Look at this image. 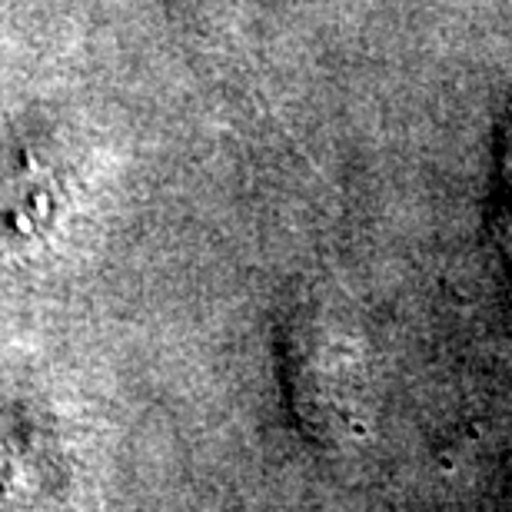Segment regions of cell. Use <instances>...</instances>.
I'll list each match as a JSON object with an SVG mask.
<instances>
[{
  "label": "cell",
  "mask_w": 512,
  "mask_h": 512,
  "mask_svg": "<svg viewBox=\"0 0 512 512\" xmlns=\"http://www.w3.org/2000/svg\"><path fill=\"white\" fill-rule=\"evenodd\" d=\"M493 240L503 256L506 283L512 290V110L503 127V143H499V187H496V213H493Z\"/></svg>",
  "instance_id": "6da1fadb"
}]
</instances>
